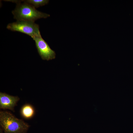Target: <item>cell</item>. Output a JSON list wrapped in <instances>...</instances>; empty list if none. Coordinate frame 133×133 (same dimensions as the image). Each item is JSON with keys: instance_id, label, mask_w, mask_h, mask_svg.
Instances as JSON below:
<instances>
[{"instance_id": "obj_1", "label": "cell", "mask_w": 133, "mask_h": 133, "mask_svg": "<svg viewBox=\"0 0 133 133\" xmlns=\"http://www.w3.org/2000/svg\"><path fill=\"white\" fill-rule=\"evenodd\" d=\"M13 2L17 4L12 13L14 18L17 21L34 22L38 19L46 18L50 16L49 14L37 10L31 5L24 2L22 3L20 0H13Z\"/></svg>"}, {"instance_id": "obj_2", "label": "cell", "mask_w": 133, "mask_h": 133, "mask_svg": "<svg viewBox=\"0 0 133 133\" xmlns=\"http://www.w3.org/2000/svg\"><path fill=\"white\" fill-rule=\"evenodd\" d=\"M0 125L4 133H27L30 127L10 112L2 111H0Z\"/></svg>"}, {"instance_id": "obj_3", "label": "cell", "mask_w": 133, "mask_h": 133, "mask_svg": "<svg viewBox=\"0 0 133 133\" xmlns=\"http://www.w3.org/2000/svg\"><path fill=\"white\" fill-rule=\"evenodd\" d=\"M7 28L13 31H17L26 34L33 39L40 35L39 25L34 22L22 20L8 24Z\"/></svg>"}, {"instance_id": "obj_4", "label": "cell", "mask_w": 133, "mask_h": 133, "mask_svg": "<svg viewBox=\"0 0 133 133\" xmlns=\"http://www.w3.org/2000/svg\"><path fill=\"white\" fill-rule=\"evenodd\" d=\"M33 39L35 42L38 52L42 60L49 61L55 58V51L50 48L41 34Z\"/></svg>"}, {"instance_id": "obj_5", "label": "cell", "mask_w": 133, "mask_h": 133, "mask_svg": "<svg viewBox=\"0 0 133 133\" xmlns=\"http://www.w3.org/2000/svg\"><path fill=\"white\" fill-rule=\"evenodd\" d=\"M19 98L17 96H13L4 93L0 92V108L8 109L14 112V107Z\"/></svg>"}, {"instance_id": "obj_6", "label": "cell", "mask_w": 133, "mask_h": 133, "mask_svg": "<svg viewBox=\"0 0 133 133\" xmlns=\"http://www.w3.org/2000/svg\"><path fill=\"white\" fill-rule=\"evenodd\" d=\"M21 116L24 119H30L34 116L35 111L34 107L29 104H26L23 105L20 110Z\"/></svg>"}, {"instance_id": "obj_7", "label": "cell", "mask_w": 133, "mask_h": 133, "mask_svg": "<svg viewBox=\"0 0 133 133\" xmlns=\"http://www.w3.org/2000/svg\"><path fill=\"white\" fill-rule=\"evenodd\" d=\"M23 2L28 4L35 8H37L47 4L49 1L48 0H20Z\"/></svg>"}, {"instance_id": "obj_8", "label": "cell", "mask_w": 133, "mask_h": 133, "mask_svg": "<svg viewBox=\"0 0 133 133\" xmlns=\"http://www.w3.org/2000/svg\"><path fill=\"white\" fill-rule=\"evenodd\" d=\"M0 133H4L3 130L1 128H0Z\"/></svg>"}]
</instances>
